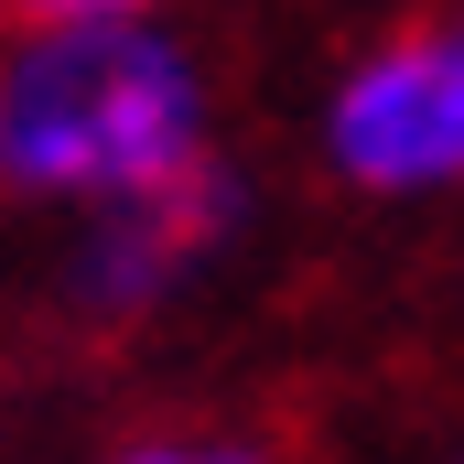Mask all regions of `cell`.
Returning a JSON list of instances; mask_svg holds the SVG:
<instances>
[{
	"label": "cell",
	"instance_id": "6da1fadb",
	"mask_svg": "<svg viewBox=\"0 0 464 464\" xmlns=\"http://www.w3.org/2000/svg\"><path fill=\"white\" fill-rule=\"evenodd\" d=\"M227 151L206 44L184 22H33L0 33V206L98 217Z\"/></svg>",
	"mask_w": 464,
	"mask_h": 464
},
{
	"label": "cell",
	"instance_id": "7a4b0ae2",
	"mask_svg": "<svg viewBox=\"0 0 464 464\" xmlns=\"http://www.w3.org/2000/svg\"><path fill=\"white\" fill-rule=\"evenodd\" d=\"M314 173L378 217L464 206V11L378 22L335 54L314 87Z\"/></svg>",
	"mask_w": 464,
	"mask_h": 464
},
{
	"label": "cell",
	"instance_id": "3957f363",
	"mask_svg": "<svg viewBox=\"0 0 464 464\" xmlns=\"http://www.w3.org/2000/svg\"><path fill=\"white\" fill-rule=\"evenodd\" d=\"M65 259H54V303L76 335H140L162 324L173 303H195L217 270H227L248 227H259V184L237 173V151H206L195 173L98 206V217H65Z\"/></svg>",
	"mask_w": 464,
	"mask_h": 464
},
{
	"label": "cell",
	"instance_id": "277c9868",
	"mask_svg": "<svg viewBox=\"0 0 464 464\" xmlns=\"http://www.w3.org/2000/svg\"><path fill=\"white\" fill-rule=\"evenodd\" d=\"M98 464H292V454L248 421H151V432H119Z\"/></svg>",
	"mask_w": 464,
	"mask_h": 464
},
{
	"label": "cell",
	"instance_id": "5b68a950",
	"mask_svg": "<svg viewBox=\"0 0 464 464\" xmlns=\"http://www.w3.org/2000/svg\"><path fill=\"white\" fill-rule=\"evenodd\" d=\"M11 11H33V22H173L184 0H11Z\"/></svg>",
	"mask_w": 464,
	"mask_h": 464
},
{
	"label": "cell",
	"instance_id": "8992f818",
	"mask_svg": "<svg viewBox=\"0 0 464 464\" xmlns=\"http://www.w3.org/2000/svg\"><path fill=\"white\" fill-rule=\"evenodd\" d=\"M432 464H464V443H454V454H432Z\"/></svg>",
	"mask_w": 464,
	"mask_h": 464
},
{
	"label": "cell",
	"instance_id": "52a82bcc",
	"mask_svg": "<svg viewBox=\"0 0 464 464\" xmlns=\"http://www.w3.org/2000/svg\"><path fill=\"white\" fill-rule=\"evenodd\" d=\"M454 11H464V0H454Z\"/></svg>",
	"mask_w": 464,
	"mask_h": 464
}]
</instances>
